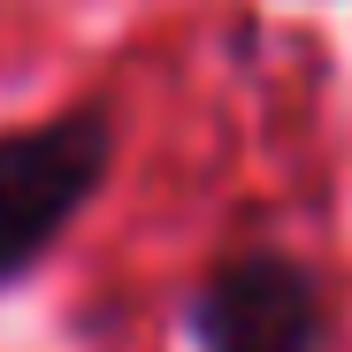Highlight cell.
I'll list each match as a JSON object with an SVG mask.
<instances>
[{"label": "cell", "mask_w": 352, "mask_h": 352, "mask_svg": "<svg viewBox=\"0 0 352 352\" xmlns=\"http://www.w3.org/2000/svg\"><path fill=\"white\" fill-rule=\"evenodd\" d=\"M199 352H329V291L291 245H230L192 283Z\"/></svg>", "instance_id": "cell-2"}, {"label": "cell", "mask_w": 352, "mask_h": 352, "mask_svg": "<svg viewBox=\"0 0 352 352\" xmlns=\"http://www.w3.org/2000/svg\"><path fill=\"white\" fill-rule=\"evenodd\" d=\"M123 123L107 100H69L38 123L0 131V291H16L107 192Z\"/></svg>", "instance_id": "cell-1"}]
</instances>
